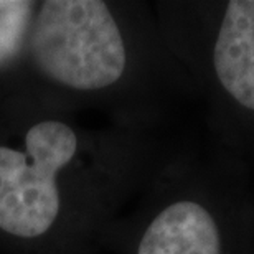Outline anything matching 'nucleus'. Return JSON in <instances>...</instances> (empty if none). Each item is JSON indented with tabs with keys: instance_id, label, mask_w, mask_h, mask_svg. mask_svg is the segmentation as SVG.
Masks as SVG:
<instances>
[{
	"instance_id": "nucleus-1",
	"label": "nucleus",
	"mask_w": 254,
	"mask_h": 254,
	"mask_svg": "<svg viewBox=\"0 0 254 254\" xmlns=\"http://www.w3.org/2000/svg\"><path fill=\"white\" fill-rule=\"evenodd\" d=\"M27 47L45 78L83 93L119 83L129 62L118 18L99 0L42 2Z\"/></svg>"
},
{
	"instance_id": "nucleus-2",
	"label": "nucleus",
	"mask_w": 254,
	"mask_h": 254,
	"mask_svg": "<svg viewBox=\"0 0 254 254\" xmlns=\"http://www.w3.org/2000/svg\"><path fill=\"white\" fill-rule=\"evenodd\" d=\"M76 152V132L57 119L30 127L23 149L0 145V231L35 240L52 230L62 211L58 175Z\"/></svg>"
},
{
	"instance_id": "nucleus-3",
	"label": "nucleus",
	"mask_w": 254,
	"mask_h": 254,
	"mask_svg": "<svg viewBox=\"0 0 254 254\" xmlns=\"http://www.w3.org/2000/svg\"><path fill=\"white\" fill-rule=\"evenodd\" d=\"M233 213L210 198L182 196L147 223L135 254H240Z\"/></svg>"
},
{
	"instance_id": "nucleus-4",
	"label": "nucleus",
	"mask_w": 254,
	"mask_h": 254,
	"mask_svg": "<svg viewBox=\"0 0 254 254\" xmlns=\"http://www.w3.org/2000/svg\"><path fill=\"white\" fill-rule=\"evenodd\" d=\"M216 84L243 113L254 114V0L223 5L211 43Z\"/></svg>"
},
{
	"instance_id": "nucleus-5",
	"label": "nucleus",
	"mask_w": 254,
	"mask_h": 254,
	"mask_svg": "<svg viewBox=\"0 0 254 254\" xmlns=\"http://www.w3.org/2000/svg\"><path fill=\"white\" fill-rule=\"evenodd\" d=\"M35 12L33 2L0 0V68L12 63L27 47Z\"/></svg>"
}]
</instances>
